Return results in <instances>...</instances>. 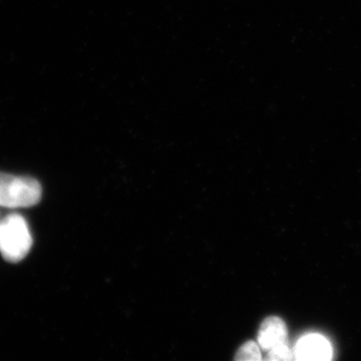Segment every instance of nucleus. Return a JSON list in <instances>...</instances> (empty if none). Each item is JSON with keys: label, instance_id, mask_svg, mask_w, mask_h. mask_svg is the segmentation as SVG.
Returning a JSON list of instances; mask_svg holds the SVG:
<instances>
[{"label": "nucleus", "instance_id": "obj_1", "mask_svg": "<svg viewBox=\"0 0 361 361\" xmlns=\"http://www.w3.org/2000/svg\"><path fill=\"white\" fill-rule=\"evenodd\" d=\"M32 237L27 222L20 214L0 219V254L9 263H18L30 253Z\"/></svg>", "mask_w": 361, "mask_h": 361}, {"label": "nucleus", "instance_id": "obj_2", "mask_svg": "<svg viewBox=\"0 0 361 361\" xmlns=\"http://www.w3.org/2000/svg\"><path fill=\"white\" fill-rule=\"evenodd\" d=\"M42 189L39 180L0 173V207L27 208L39 203Z\"/></svg>", "mask_w": 361, "mask_h": 361}, {"label": "nucleus", "instance_id": "obj_3", "mask_svg": "<svg viewBox=\"0 0 361 361\" xmlns=\"http://www.w3.org/2000/svg\"><path fill=\"white\" fill-rule=\"evenodd\" d=\"M332 349L329 342L322 336H304L294 348V358L299 360H329Z\"/></svg>", "mask_w": 361, "mask_h": 361}, {"label": "nucleus", "instance_id": "obj_4", "mask_svg": "<svg viewBox=\"0 0 361 361\" xmlns=\"http://www.w3.org/2000/svg\"><path fill=\"white\" fill-rule=\"evenodd\" d=\"M287 326L278 316H269L263 320L258 332V343L263 349L270 350L287 342Z\"/></svg>", "mask_w": 361, "mask_h": 361}, {"label": "nucleus", "instance_id": "obj_5", "mask_svg": "<svg viewBox=\"0 0 361 361\" xmlns=\"http://www.w3.org/2000/svg\"><path fill=\"white\" fill-rule=\"evenodd\" d=\"M235 360L259 361L261 360V353L259 345L255 341H247L237 351Z\"/></svg>", "mask_w": 361, "mask_h": 361}, {"label": "nucleus", "instance_id": "obj_6", "mask_svg": "<svg viewBox=\"0 0 361 361\" xmlns=\"http://www.w3.org/2000/svg\"><path fill=\"white\" fill-rule=\"evenodd\" d=\"M294 357L293 351L289 348L288 343L279 344L269 350L267 360H290Z\"/></svg>", "mask_w": 361, "mask_h": 361}]
</instances>
